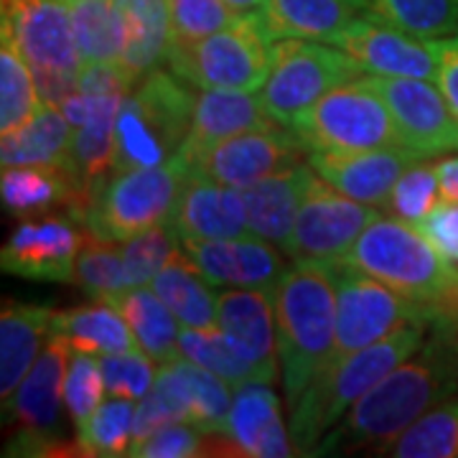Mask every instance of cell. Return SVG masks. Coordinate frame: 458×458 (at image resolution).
Segmentation results:
<instances>
[{"mask_svg":"<svg viewBox=\"0 0 458 458\" xmlns=\"http://www.w3.org/2000/svg\"><path fill=\"white\" fill-rule=\"evenodd\" d=\"M346 3H352L357 11H361V13H367V11H372V0H346Z\"/></svg>","mask_w":458,"mask_h":458,"instance_id":"obj_53","label":"cell"},{"mask_svg":"<svg viewBox=\"0 0 458 458\" xmlns=\"http://www.w3.org/2000/svg\"><path fill=\"white\" fill-rule=\"evenodd\" d=\"M438 165V181H441V199L458 204V156L445 158Z\"/></svg>","mask_w":458,"mask_h":458,"instance_id":"obj_51","label":"cell"},{"mask_svg":"<svg viewBox=\"0 0 458 458\" xmlns=\"http://www.w3.org/2000/svg\"><path fill=\"white\" fill-rule=\"evenodd\" d=\"M336 278V349L331 361L344 360L410 324H433V313L382 280L349 262H334Z\"/></svg>","mask_w":458,"mask_h":458,"instance_id":"obj_10","label":"cell"},{"mask_svg":"<svg viewBox=\"0 0 458 458\" xmlns=\"http://www.w3.org/2000/svg\"><path fill=\"white\" fill-rule=\"evenodd\" d=\"M313 179L316 171L306 161V164L288 165L267 179L240 189L245 199L250 232L273 245H285Z\"/></svg>","mask_w":458,"mask_h":458,"instance_id":"obj_24","label":"cell"},{"mask_svg":"<svg viewBox=\"0 0 458 458\" xmlns=\"http://www.w3.org/2000/svg\"><path fill=\"white\" fill-rule=\"evenodd\" d=\"M168 13L174 41L179 44L201 41L237 21L225 0H168Z\"/></svg>","mask_w":458,"mask_h":458,"instance_id":"obj_44","label":"cell"},{"mask_svg":"<svg viewBox=\"0 0 458 458\" xmlns=\"http://www.w3.org/2000/svg\"><path fill=\"white\" fill-rule=\"evenodd\" d=\"M428 328L430 324H410L344 360L328 361L291 410V436L298 454L313 456L316 445L344 415L423 344Z\"/></svg>","mask_w":458,"mask_h":458,"instance_id":"obj_4","label":"cell"},{"mask_svg":"<svg viewBox=\"0 0 458 458\" xmlns=\"http://www.w3.org/2000/svg\"><path fill=\"white\" fill-rule=\"evenodd\" d=\"M80 92L84 95H120L128 98L135 80L123 64H82L80 66Z\"/></svg>","mask_w":458,"mask_h":458,"instance_id":"obj_47","label":"cell"},{"mask_svg":"<svg viewBox=\"0 0 458 458\" xmlns=\"http://www.w3.org/2000/svg\"><path fill=\"white\" fill-rule=\"evenodd\" d=\"M82 64H120L128 47V16L120 0H66Z\"/></svg>","mask_w":458,"mask_h":458,"instance_id":"obj_29","label":"cell"},{"mask_svg":"<svg viewBox=\"0 0 458 458\" xmlns=\"http://www.w3.org/2000/svg\"><path fill=\"white\" fill-rule=\"evenodd\" d=\"M51 334H62L74 352L98 357L138 349L131 327L107 301H95L72 311H54Z\"/></svg>","mask_w":458,"mask_h":458,"instance_id":"obj_33","label":"cell"},{"mask_svg":"<svg viewBox=\"0 0 458 458\" xmlns=\"http://www.w3.org/2000/svg\"><path fill=\"white\" fill-rule=\"evenodd\" d=\"M342 262L420 303L436 321L458 324V262L448 260L420 227L397 216H379Z\"/></svg>","mask_w":458,"mask_h":458,"instance_id":"obj_3","label":"cell"},{"mask_svg":"<svg viewBox=\"0 0 458 458\" xmlns=\"http://www.w3.org/2000/svg\"><path fill=\"white\" fill-rule=\"evenodd\" d=\"M128 16V47L123 54L125 72L140 82L168 59L174 31L168 0H120Z\"/></svg>","mask_w":458,"mask_h":458,"instance_id":"obj_32","label":"cell"},{"mask_svg":"<svg viewBox=\"0 0 458 458\" xmlns=\"http://www.w3.org/2000/svg\"><path fill=\"white\" fill-rule=\"evenodd\" d=\"M181 240L171 225H156V227L138 232L135 237L123 242V258H125V273L128 285H150L153 278L164 270V265L181 250Z\"/></svg>","mask_w":458,"mask_h":458,"instance_id":"obj_42","label":"cell"},{"mask_svg":"<svg viewBox=\"0 0 458 458\" xmlns=\"http://www.w3.org/2000/svg\"><path fill=\"white\" fill-rule=\"evenodd\" d=\"M283 390L291 410L336 349L334 262H295L276 288Z\"/></svg>","mask_w":458,"mask_h":458,"instance_id":"obj_2","label":"cell"},{"mask_svg":"<svg viewBox=\"0 0 458 458\" xmlns=\"http://www.w3.org/2000/svg\"><path fill=\"white\" fill-rule=\"evenodd\" d=\"M311 168L346 197L382 209L394 183L410 165L423 161L410 148H372V150H313L306 156Z\"/></svg>","mask_w":458,"mask_h":458,"instance_id":"obj_19","label":"cell"},{"mask_svg":"<svg viewBox=\"0 0 458 458\" xmlns=\"http://www.w3.org/2000/svg\"><path fill=\"white\" fill-rule=\"evenodd\" d=\"M438 49V87L458 117V33L436 41Z\"/></svg>","mask_w":458,"mask_h":458,"instance_id":"obj_50","label":"cell"},{"mask_svg":"<svg viewBox=\"0 0 458 458\" xmlns=\"http://www.w3.org/2000/svg\"><path fill=\"white\" fill-rule=\"evenodd\" d=\"M291 131L303 140L309 153L403 146L393 113L382 95L367 82V74L313 102L295 117Z\"/></svg>","mask_w":458,"mask_h":458,"instance_id":"obj_7","label":"cell"},{"mask_svg":"<svg viewBox=\"0 0 458 458\" xmlns=\"http://www.w3.org/2000/svg\"><path fill=\"white\" fill-rule=\"evenodd\" d=\"M150 288L176 313L181 327L216 328V293L197 262L183 252V247L165 262Z\"/></svg>","mask_w":458,"mask_h":458,"instance_id":"obj_30","label":"cell"},{"mask_svg":"<svg viewBox=\"0 0 458 458\" xmlns=\"http://www.w3.org/2000/svg\"><path fill=\"white\" fill-rule=\"evenodd\" d=\"M229 8L237 13V16H250V13H260L265 0H225Z\"/></svg>","mask_w":458,"mask_h":458,"instance_id":"obj_52","label":"cell"},{"mask_svg":"<svg viewBox=\"0 0 458 458\" xmlns=\"http://www.w3.org/2000/svg\"><path fill=\"white\" fill-rule=\"evenodd\" d=\"M222 436L237 456H293L295 445L283 423L278 394L267 387V382H250L234 393Z\"/></svg>","mask_w":458,"mask_h":458,"instance_id":"obj_22","label":"cell"},{"mask_svg":"<svg viewBox=\"0 0 458 458\" xmlns=\"http://www.w3.org/2000/svg\"><path fill=\"white\" fill-rule=\"evenodd\" d=\"M132 403L135 400L113 394L89 415V420L77 430V445L84 456H131L138 415V405Z\"/></svg>","mask_w":458,"mask_h":458,"instance_id":"obj_38","label":"cell"},{"mask_svg":"<svg viewBox=\"0 0 458 458\" xmlns=\"http://www.w3.org/2000/svg\"><path fill=\"white\" fill-rule=\"evenodd\" d=\"M168 225L181 242L229 240L250 234L242 191L199 174H191L183 183Z\"/></svg>","mask_w":458,"mask_h":458,"instance_id":"obj_21","label":"cell"},{"mask_svg":"<svg viewBox=\"0 0 458 458\" xmlns=\"http://www.w3.org/2000/svg\"><path fill=\"white\" fill-rule=\"evenodd\" d=\"M186 394H189V423L199 428L204 436L214 433L222 436L227 423L229 408H232V385H227L222 377H216L209 369L199 367L197 361L176 360Z\"/></svg>","mask_w":458,"mask_h":458,"instance_id":"obj_40","label":"cell"},{"mask_svg":"<svg viewBox=\"0 0 458 458\" xmlns=\"http://www.w3.org/2000/svg\"><path fill=\"white\" fill-rule=\"evenodd\" d=\"M105 377L99 367L98 354H87V352H74L69 360L64 382V405L74 430L89 420V415L102 405V393H105Z\"/></svg>","mask_w":458,"mask_h":458,"instance_id":"obj_43","label":"cell"},{"mask_svg":"<svg viewBox=\"0 0 458 458\" xmlns=\"http://www.w3.org/2000/svg\"><path fill=\"white\" fill-rule=\"evenodd\" d=\"M367 82L387 102L403 146L420 153L423 158L458 150V117L441 87L428 80L375 74H367Z\"/></svg>","mask_w":458,"mask_h":458,"instance_id":"obj_15","label":"cell"},{"mask_svg":"<svg viewBox=\"0 0 458 458\" xmlns=\"http://www.w3.org/2000/svg\"><path fill=\"white\" fill-rule=\"evenodd\" d=\"M379 212L342 194L316 174L283 252L293 262H342L364 229L382 216Z\"/></svg>","mask_w":458,"mask_h":458,"instance_id":"obj_11","label":"cell"},{"mask_svg":"<svg viewBox=\"0 0 458 458\" xmlns=\"http://www.w3.org/2000/svg\"><path fill=\"white\" fill-rule=\"evenodd\" d=\"M0 194L5 209L16 216H36L54 207H72L77 183L64 165H11L3 168Z\"/></svg>","mask_w":458,"mask_h":458,"instance_id":"obj_31","label":"cell"},{"mask_svg":"<svg viewBox=\"0 0 458 458\" xmlns=\"http://www.w3.org/2000/svg\"><path fill=\"white\" fill-rule=\"evenodd\" d=\"M54 311L47 306L5 301L0 313V394L3 405L16 394L23 377L51 336Z\"/></svg>","mask_w":458,"mask_h":458,"instance_id":"obj_25","label":"cell"},{"mask_svg":"<svg viewBox=\"0 0 458 458\" xmlns=\"http://www.w3.org/2000/svg\"><path fill=\"white\" fill-rule=\"evenodd\" d=\"M44 107L31 64L8 33H0V132L23 128Z\"/></svg>","mask_w":458,"mask_h":458,"instance_id":"obj_34","label":"cell"},{"mask_svg":"<svg viewBox=\"0 0 458 458\" xmlns=\"http://www.w3.org/2000/svg\"><path fill=\"white\" fill-rule=\"evenodd\" d=\"M194 107V87L171 69H156L143 77L123 99L117 114V171L174 161L191 131Z\"/></svg>","mask_w":458,"mask_h":458,"instance_id":"obj_5","label":"cell"},{"mask_svg":"<svg viewBox=\"0 0 458 458\" xmlns=\"http://www.w3.org/2000/svg\"><path fill=\"white\" fill-rule=\"evenodd\" d=\"M107 303L120 311L131 327L138 349L146 352L150 360L158 364L181 360V321L150 285L128 288Z\"/></svg>","mask_w":458,"mask_h":458,"instance_id":"obj_27","label":"cell"},{"mask_svg":"<svg viewBox=\"0 0 458 458\" xmlns=\"http://www.w3.org/2000/svg\"><path fill=\"white\" fill-rule=\"evenodd\" d=\"M273 120L262 110L260 98L252 92L201 89V95H197L194 117H191V131L176 153V161L189 171V164L201 150L216 146L232 135L265 128Z\"/></svg>","mask_w":458,"mask_h":458,"instance_id":"obj_23","label":"cell"},{"mask_svg":"<svg viewBox=\"0 0 458 458\" xmlns=\"http://www.w3.org/2000/svg\"><path fill=\"white\" fill-rule=\"evenodd\" d=\"M183 252L197 262L212 285L219 288H278L285 276L283 255L273 242L258 234L229 240H189L181 242Z\"/></svg>","mask_w":458,"mask_h":458,"instance_id":"obj_20","label":"cell"},{"mask_svg":"<svg viewBox=\"0 0 458 458\" xmlns=\"http://www.w3.org/2000/svg\"><path fill=\"white\" fill-rule=\"evenodd\" d=\"M364 77L361 66L339 47L309 38H283L273 44V69L260 87L262 110L278 125L293 120L331 89Z\"/></svg>","mask_w":458,"mask_h":458,"instance_id":"obj_9","label":"cell"},{"mask_svg":"<svg viewBox=\"0 0 458 458\" xmlns=\"http://www.w3.org/2000/svg\"><path fill=\"white\" fill-rule=\"evenodd\" d=\"M334 47L346 51L364 74L375 77H408L438 82V49L436 41L382 21L372 11L357 16L344 29Z\"/></svg>","mask_w":458,"mask_h":458,"instance_id":"obj_14","label":"cell"},{"mask_svg":"<svg viewBox=\"0 0 458 458\" xmlns=\"http://www.w3.org/2000/svg\"><path fill=\"white\" fill-rule=\"evenodd\" d=\"M441 201L438 165L428 164L426 158H423L415 165H410L408 171L400 176V181L394 183L390 199L385 201L382 212L420 227L428 219V214L433 212Z\"/></svg>","mask_w":458,"mask_h":458,"instance_id":"obj_41","label":"cell"},{"mask_svg":"<svg viewBox=\"0 0 458 458\" xmlns=\"http://www.w3.org/2000/svg\"><path fill=\"white\" fill-rule=\"evenodd\" d=\"M74 125L66 120L62 107L44 105L33 120L0 138L3 168L11 165H64L69 164Z\"/></svg>","mask_w":458,"mask_h":458,"instance_id":"obj_28","label":"cell"},{"mask_svg":"<svg viewBox=\"0 0 458 458\" xmlns=\"http://www.w3.org/2000/svg\"><path fill=\"white\" fill-rule=\"evenodd\" d=\"M72 283L92 301H110L123 291H128L131 285L125 273L123 245L113 240H102L89 232L74 262Z\"/></svg>","mask_w":458,"mask_h":458,"instance_id":"obj_37","label":"cell"},{"mask_svg":"<svg viewBox=\"0 0 458 458\" xmlns=\"http://www.w3.org/2000/svg\"><path fill=\"white\" fill-rule=\"evenodd\" d=\"M181 357L197 361L199 367L222 377L232 390H240L250 382H262L260 372L229 344L222 328H181Z\"/></svg>","mask_w":458,"mask_h":458,"instance_id":"obj_36","label":"cell"},{"mask_svg":"<svg viewBox=\"0 0 458 458\" xmlns=\"http://www.w3.org/2000/svg\"><path fill=\"white\" fill-rule=\"evenodd\" d=\"M382 454L394 458H456L458 394L420 415Z\"/></svg>","mask_w":458,"mask_h":458,"instance_id":"obj_35","label":"cell"},{"mask_svg":"<svg viewBox=\"0 0 458 458\" xmlns=\"http://www.w3.org/2000/svg\"><path fill=\"white\" fill-rule=\"evenodd\" d=\"M216 327L260 372L262 382L270 385L278 379V321L273 288H222L216 293Z\"/></svg>","mask_w":458,"mask_h":458,"instance_id":"obj_18","label":"cell"},{"mask_svg":"<svg viewBox=\"0 0 458 458\" xmlns=\"http://www.w3.org/2000/svg\"><path fill=\"white\" fill-rule=\"evenodd\" d=\"M186 179L189 171L176 158L164 165L117 171L92 197L84 227L102 240L125 242L138 232L165 225Z\"/></svg>","mask_w":458,"mask_h":458,"instance_id":"obj_8","label":"cell"},{"mask_svg":"<svg viewBox=\"0 0 458 458\" xmlns=\"http://www.w3.org/2000/svg\"><path fill=\"white\" fill-rule=\"evenodd\" d=\"M273 44L260 13H250L194 44L171 41L165 64L199 89L260 92L273 69Z\"/></svg>","mask_w":458,"mask_h":458,"instance_id":"obj_6","label":"cell"},{"mask_svg":"<svg viewBox=\"0 0 458 458\" xmlns=\"http://www.w3.org/2000/svg\"><path fill=\"white\" fill-rule=\"evenodd\" d=\"M303 156H309L303 140L291 128L270 123L201 150L189 164V176L199 174L232 189H247L288 165L301 164Z\"/></svg>","mask_w":458,"mask_h":458,"instance_id":"obj_13","label":"cell"},{"mask_svg":"<svg viewBox=\"0 0 458 458\" xmlns=\"http://www.w3.org/2000/svg\"><path fill=\"white\" fill-rule=\"evenodd\" d=\"M420 229L448 260L458 262V204L441 201L433 212L428 214Z\"/></svg>","mask_w":458,"mask_h":458,"instance_id":"obj_48","label":"cell"},{"mask_svg":"<svg viewBox=\"0 0 458 458\" xmlns=\"http://www.w3.org/2000/svg\"><path fill=\"white\" fill-rule=\"evenodd\" d=\"M0 16V33L13 38L29 64L80 72L82 59L66 0H3Z\"/></svg>","mask_w":458,"mask_h":458,"instance_id":"obj_17","label":"cell"},{"mask_svg":"<svg viewBox=\"0 0 458 458\" xmlns=\"http://www.w3.org/2000/svg\"><path fill=\"white\" fill-rule=\"evenodd\" d=\"M201 430L191 423H171L158 428L146 441L135 443L131 456L135 458H189L201 454Z\"/></svg>","mask_w":458,"mask_h":458,"instance_id":"obj_46","label":"cell"},{"mask_svg":"<svg viewBox=\"0 0 458 458\" xmlns=\"http://www.w3.org/2000/svg\"><path fill=\"white\" fill-rule=\"evenodd\" d=\"M372 13L426 41L458 33V0H372Z\"/></svg>","mask_w":458,"mask_h":458,"instance_id":"obj_39","label":"cell"},{"mask_svg":"<svg viewBox=\"0 0 458 458\" xmlns=\"http://www.w3.org/2000/svg\"><path fill=\"white\" fill-rule=\"evenodd\" d=\"M153 364L156 361L140 349L99 357L107 393L114 397H128V400H143L150 393V387L158 377V369Z\"/></svg>","mask_w":458,"mask_h":458,"instance_id":"obj_45","label":"cell"},{"mask_svg":"<svg viewBox=\"0 0 458 458\" xmlns=\"http://www.w3.org/2000/svg\"><path fill=\"white\" fill-rule=\"evenodd\" d=\"M77 225L69 214L21 222L0 252L3 270L26 280L72 283L74 262L89 234V229Z\"/></svg>","mask_w":458,"mask_h":458,"instance_id":"obj_16","label":"cell"},{"mask_svg":"<svg viewBox=\"0 0 458 458\" xmlns=\"http://www.w3.org/2000/svg\"><path fill=\"white\" fill-rule=\"evenodd\" d=\"M454 394H458V324L433 321L423 344L382 377L313 454L331 456L369 445L382 454L405 428Z\"/></svg>","mask_w":458,"mask_h":458,"instance_id":"obj_1","label":"cell"},{"mask_svg":"<svg viewBox=\"0 0 458 458\" xmlns=\"http://www.w3.org/2000/svg\"><path fill=\"white\" fill-rule=\"evenodd\" d=\"M360 13L346 0H265L260 18L273 41L309 38L334 44Z\"/></svg>","mask_w":458,"mask_h":458,"instance_id":"obj_26","label":"cell"},{"mask_svg":"<svg viewBox=\"0 0 458 458\" xmlns=\"http://www.w3.org/2000/svg\"><path fill=\"white\" fill-rule=\"evenodd\" d=\"M36 89L44 105L62 107L66 99L74 98L80 92V72H64V69H44V66H31Z\"/></svg>","mask_w":458,"mask_h":458,"instance_id":"obj_49","label":"cell"},{"mask_svg":"<svg viewBox=\"0 0 458 458\" xmlns=\"http://www.w3.org/2000/svg\"><path fill=\"white\" fill-rule=\"evenodd\" d=\"M72 344L62 334H51L44 352L23 377L16 394L3 405V420L18 428V436L8 443L5 454L38 456V448H54V436L62 423L64 382Z\"/></svg>","mask_w":458,"mask_h":458,"instance_id":"obj_12","label":"cell"}]
</instances>
